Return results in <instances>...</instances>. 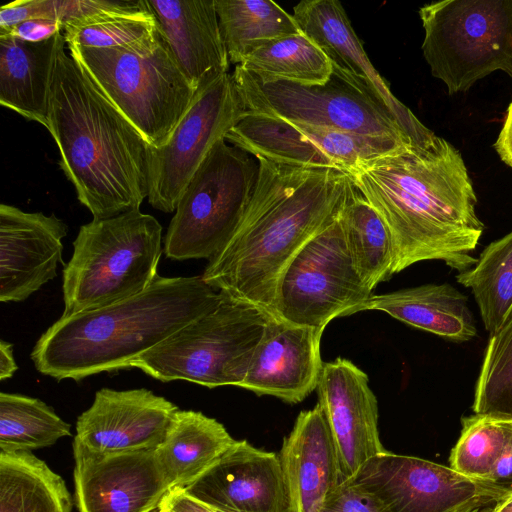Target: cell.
Wrapping results in <instances>:
<instances>
[{
  "label": "cell",
  "mask_w": 512,
  "mask_h": 512,
  "mask_svg": "<svg viewBox=\"0 0 512 512\" xmlns=\"http://www.w3.org/2000/svg\"><path fill=\"white\" fill-rule=\"evenodd\" d=\"M61 14L62 0H15L0 8V32L30 19L46 18L61 22Z\"/></svg>",
  "instance_id": "obj_37"
},
{
  "label": "cell",
  "mask_w": 512,
  "mask_h": 512,
  "mask_svg": "<svg viewBox=\"0 0 512 512\" xmlns=\"http://www.w3.org/2000/svg\"><path fill=\"white\" fill-rule=\"evenodd\" d=\"M176 63L198 90L228 72L215 0H146Z\"/></svg>",
  "instance_id": "obj_23"
},
{
  "label": "cell",
  "mask_w": 512,
  "mask_h": 512,
  "mask_svg": "<svg viewBox=\"0 0 512 512\" xmlns=\"http://www.w3.org/2000/svg\"><path fill=\"white\" fill-rule=\"evenodd\" d=\"M302 32L313 39L334 64L363 81L392 114L416 148H427L437 135L391 92L375 69L342 6L337 0H304L293 8Z\"/></svg>",
  "instance_id": "obj_19"
},
{
  "label": "cell",
  "mask_w": 512,
  "mask_h": 512,
  "mask_svg": "<svg viewBox=\"0 0 512 512\" xmlns=\"http://www.w3.org/2000/svg\"><path fill=\"white\" fill-rule=\"evenodd\" d=\"M62 23L68 47L127 48L157 33L146 0H63Z\"/></svg>",
  "instance_id": "obj_25"
},
{
  "label": "cell",
  "mask_w": 512,
  "mask_h": 512,
  "mask_svg": "<svg viewBox=\"0 0 512 512\" xmlns=\"http://www.w3.org/2000/svg\"><path fill=\"white\" fill-rule=\"evenodd\" d=\"M320 512H390L371 492L351 480L340 484Z\"/></svg>",
  "instance_id": "obj_36"
},
{
  "label": "cell",
  "mask_w": 512,
  "mask_h": 512,
  "mask_svg": "<svg viewBox=\"0 0 512 512\" xmlns=\"http://www.w3.org/2000/svg\"><path fill=\"white\" fill-rule=\"evenodd\" d=\"M63 478L32 452H0V512H72Z\"/></svg>",
  "instance_id": "obj_28"
},
{
  "label": "cell",
  "mask_w": 512,
  "mask_h": 512,
  "mask_svg": "<svg viewBox=\"0 0 512 512\" xmlns=\"http://www.w3.org/2000/svg\"><path fill=\"white\" fill-rule=\"evenodd\" d=\"M378 310L412 327L462 343L477 335L468 298L449 283L372 295L360 311Z\"/></svg>",
  "instance_id": "obj_26"
},
{
  "label": "cell",
  "mask_w": 512,
  "mask_h": 512,
  "mask_svg": "<svg viewBox=\"0 0 512 512\" xmlns=\"http://www.w3.org/2000/svg\"><path fill=\"white\" fill-rule=\"evenodd\" d=\"M62 31L63 25L59 20L38 18L24 21L5 32H0V35L10 34L26 42L38 43Z\"/></svg>",
  "instance_id": "obj_38"
},
{
  "label": "cell",
  "mask_w": 512,
  "mask_h": 512,
  "mask_svg": "<svg viewBox=\"0 0 512 512\" xmlns=\"http://www.w3.org/2000/svg\"><path fill=\"white\" fill-rule=\"evenodd\" d=\"M278 456L288 512H320L341 484V476L334 439L319 404L300 412Z\"/></svg>",
  "instance_id": "obj_22"
},
{
  "label": "cell",
  "mask_w": 512,
  "mask_h": 512,
  "mask_svg": "<svg viewBox=\"0 0 512 512\" xmlns=\"http://www.w3.org/2000/svg\"><path fill=\"white\" fill-rule=\"evenodd\" d=\"M233 76L224 73L198 88L167 143L148 146V202L176 210L179 198L216 143L246 114Z\"/></svg>",
  "instance_id": "obj_12"
},
{
  "label": "cell",
  "mask_w": 512,
  "mask_h": 512,
  "mask_svg": "<svg viewBox=\"0 0 512 512\" xmlns=\"http://www.w3.org/2000/svg\"><path fill=\"white\" fill-rule=\"evenodd\" d=\"M222 293L201 276H158L143 292L111 305L62 315L38 339V372L79 381L132 361L214 308Z\"/></svg>",
  "instance_id": "obj_4"
},
{
  "label": "cell",
  "mask_w": 512,
  "mask_h": 512,
  "mask_svg": "<svg viewBox=\"0 0 512 512\" xmlns=\"http://www.w3.org/2000/svg\"><path fill=\"white\" fill-rule=\"evenodd\" d=\"M372 292L352 262L338 218L285 269L276 291L274 316L325 329L334 318L359 312Z\"/></svg>",
  "instance_id": "obj_11"
},
{
  "label": "cell",
  "mask_w": 512,
  "mask_h": 512,
  "mask_svg": "<svg viewBox=\"0 0 512 512\" xmlns=\"http://www.w3.org/2000/svg\"><path fill=\"white\" fill-rule=\"evenodd\" d=\"M225 140L256 159L346 173L364 162L411 147L393 139L311 127L250 111Z\"/></svg>",
  "instance_id": "obj_14"
},
{
  "label": "cell",
  "mask_w": 512,
  "mask_h": 512,
  "mask_svg": "<svg viewBox=\"0 0 512 512\" xmlns=\"http://www.w3.org/2000/svg\"><path fill=\"white\" fill-rule=\"evenodd\" d=\"M18 366L13 356L12 344L0 341V380L9 379L17 371Z\"/></svg>",
  "instance_id": "obj_42"
},
{
  "label": "cell",
  "mask_w": 512,
  "mask_h": 512,
  "mask_svg": "<svg viewBox=\"0 0 512 512\" xmlns=\"http://www.w3.org/2000/svg\"><path fill=\"white\" fill-rule=\"evenodd\" d=\"M258 173L257 159L218 141L179 198L164 238L166 257H214L240 225Z\"/></svg>",
  "instance_id": "obj_10"
},
{
  "label": "cell",
  "mask_w": 512,
  "mask_h": 512,
  "mask_svg": "<svg viewBox=\"0 0 512 512\" xmlns=\"http://www.w3.org/2000/svg\"><path fill=\"white\" fill-rule=\"evenodd\" d=\"M257 161V183L241 223L209 260L201 278L215 290L274 316L285 269L312 238L339 218L356 187L340 170Z\"/></svg>",
  "instance_id": "obj_2"
},
{
  "label": "cell",
  "mask_w": 512,
  "mask_h": 512,
  "mask_svg": "<svg viewBox=\"0 0 512 512\" xmlns=\"http://www.w3.org/2000/svg\"><path fill=\"white\" fill-rule=\"evenodd\" d=\"M333 66L328 81L316 85L260 77L239 66L232 76L247 111L311 127L393 139L414 147L368 86Z\"/></svg>",
  "instance_id": "obj_8"
},
{
  "label": "cell",
  "mask_w": 512,
  "mask_h": 512,
  "mask_svg": "<svg viewBox=\"0 0 512 512\" xmlns=\"http://www.w3.org/2000/svg\"><path fill=\"white\" fill-rule=\"evenodd\" d=\"M215 510V509H214ZM216 512H235V511H230V510H215Z\"/></svg>",
  "instance_id": "obj_44"
},
{
  "label": "cell",
  "mask_w": 512,
  "mask_h": 512,
  "mask_svg": "<svg viewBox=\"0 0 512 512\" xmlns=\"http://www.w3.org/2000/svg\"><path fill=\"white\" fill-rule=\"evenodd\" d=\"M68 228L54 214L0 205V301L20 302L57 276Z\"/></svg>",
  "instance_id": "obj_18"
},
{
  "label": "cell",
  "mask_w": 512,
  "mask_h": 512,
  "mask_svg": "<svg viewBox=\"0 0 512 512\" xmlns=\"http://www.w3.org/2000/svg\"><path fill=\"white\" fill-rule=\"evenodd\" d=\"M221 35L235 66L259 46L302 32L293 15L271 0H215Z\"/></svg>",
  "instance_id": "obj_29"
},
{
  "label": "cell",
  "mask_w": 512,
  "mask_h": 512,
  "mask_svg": "<svg viewBox=\"0 0 512 512\" xmlns=\"http://www.w3.org/2000/svg\"><path fill=\"white\" fill-rule=\"evenodd\" d=\"M485 480L508 496L512 494V439Z\"/></svg>",
  "instance_id": "obj_40"
},
{
  "label": "cell",
  "mask_w": 512,
  "mask_h": 512,
  "mask_svg": "<svg viewBox=\"0 0 512 512\" xmlns=\"http://www.w3.org/2000/svg\"><path fill=\"white\" fill-rule=\"evenodd\" d=\"M494 148L501 161L512 168V101L507 108L502 128L494 143Z\"/></svg>",
  "instance_id": "obj_41"
},
{
  "label": "cell",
  "mask_w": 512,
  "mask_h": 512,
  "mask_svg": "<svg viewBox=\"0 0 512 512\" xmlns=\"http://www.w3.org/2000/svg\"><path fill=\"white\" fill-rule=\"evenodd\" d=\"M46 129L93 219L139 210L148 197L149 145L64 46L55 60Z\"/></svg>",
  "instance_id": "obj_3"
},
{
  "label": "cell",
  "mask_w": 512,
  "mask_h": 512,
  "mask_svg": "<svg viewBox=\"0 0 512 512\" xmlns=\"http://www.w3.org/2000/svg\"><path fill=\"white\" fill-rule=\"evenodd\" d=\"M323 331L271 316L239 387L290 404L303 401L318 386Z\"/></svg>",
  "instance_id": "obj_21"
},
{
  "label": "cell",
  "mask_w": 512,
  "mask_h": 512,
  "mask_svg": "<svg viewBox=\"0 0 512 512\" xmlns=\"http://www.w3.org/2000/svg\"><path fill=\"white\" fill-rule=\"evenodd\" d=\"M72 447L78 512H152L171 490L153 449L101 454Z\"/></svg>",
  "instance_id": "obj_15"
},
{
  "label": "cell",
  "mask_w": 512,
  "mask_h": 512,
  "mask_svg": "<svg viewBox=\"0 0 512 512\" xmlns=\"http://www.w3.org/2000/svg\"><path fill=\"white\" fill-rule=\"evenodd\" d=\"M339 220L352 262L364 284L373 291L393 275L395 250L390 231L357 189Z\"/></svg>",
  "instance_id": "obj_30"
},
{
  "label": "cell",
  "mask_w": 512,
  "mask_h": 512,
  "mask_svg": "<svg viewBox=\"0 0 512 512\" xmlns=\"http://www.w3.org/2000/svg\"><path fill=\"white\" fill-rule=\"evenodd\" d=\"M63 33L38 42L0 35V104L46 128L49 96Z\"/></svg>",
  "instance_id": "obj_24"
},
{
  "label": "cell",
  "mask_w": 512,
  "mask_h": 512,
  "mask_svg": "<svg viewBox=\"0 0 512 512\" xmlns=\"http://www.w3.org/2000/svg\"><path fill=\"white\" fill-rule=\"evenodd\" d=\"M63 269V315L102 308L137 295L158 277L162 226L132 210L80 227Z\"/></svg>",
  "instance_id": "obj_5"
},
{
  "label": "cell",
  "mask_w": 512,
  "mask_h": 512,
  "mask_svg": "<svg viewBox=\"0 0 512 512\" xmlns=\"http://www.w3.org/2000/svg\"><path fill=\"white\" fill-rule=\"evenodd\" d=\"M157 512H216L186 492L184 487L172 488L162 499Z\"/></svg>",
  "instance_id": "obj_39"
},
{
  "label": "cell",
  "mask_w": 512,
  "mask_h": 512,
  "mask_svg": "<svg viewBox=\"0 0 512 512\" xmlns=\"http://www.w3.org/2000/svg\"><path fill=\"white\" fill-rule=\"evenodd\" d=\"M71 436V425L45 402L26 395L0 393V452H32Z\"/></svg>",
  "instance_id": "obj_33"
},
{
  "label": "cell",
  "mask_w": 512,
  "mask_h": 512,
  "mask_svg": "<svg viewBox=\"0 0 512 512\" xmlns=\"http://www.w3.org/2000/svg\"><path fill=\"white\" fill-rule=\"evenodd\" d=\"M350 480L375 495L390 512H481L508 497L486 480L388 451L367 461Z\"/></svg>",
  "instance_id": "obj_13"
},
{
  "label": "cell",
  "mask_w": 512,
  "mask_h": 512,
  "mask_svg": "<svg viewBox=\"0 0 512 512\" xmlns=\"http://www.w3.org/2000/svg\"><path fill=\"white\" fill-rule=\"evenodd\" d=\"M102 94L139 131L148 145L167 143L197 90L157 33L127 48L68 47Z\"/></svg>",
  "instance_id": "obj_6"
},
{
  "label": "cell",
  "mask_w": 512,
  "mask_h": 512,
  "mask_svg": "<svg viewBox=\"0 0 512 512\" xmlns=\"http://www.w3.org/2000/svg\"><path fill=\"white\" fill-rule=\"evenodd\" d=\"M456 281L471 289L485 330L496 332L512 314V231L486 246Z\"/></svg>",
  "instance_id": "obj_32"
},
{
  "label": "cell",
  "mask_w": 512,
  "mask_h": 512,
  "mask_svg": "<svg viewBox=\"0 0 512 512\" xmlns=\"http://www.w3.org/2000/svg\"><path fill=\"white\" fill-rule=\"evenodd\" d=\"M184 489L215 510L288 512L278 454L260 450L246 440H236L209 470Z\"/></svg>",
  "instance_id": "obj_20"
},
{
  "label": "cell",
  "mask_w": 512,
  "mask_h": 512,
  "mask_svg": "<svg viewBox=\"0 0 512 512\" xmlns=\"http://www.w3.org/2000/svg\"><path fill=\"white\" fill-rule=\"evenodd\" d=\"M236 442L216 419L178 410L156 457L171 489L187 487L209 470Z\"/></svg>",
  "instance_id": "obj_27"
},
{
  "label": "cell",
  "mask_w": 512,
  "mask_h": 512,
  "mask_svg": "<svg viewBox=\"0 0 512 512\" xmlns=\"http://www.w3.org/2000/svg\"><path fill=\"white\" fill-rule=\"evenodd\" d=\"M392 236L393 275L415 263L443 261L458 273L474 266L485 225L464 159L437 136L427 148H404L347 173Z\"/></svg>",
  "instance_id": "obj_1"
},
{
  "label": "cell",
  "mask_w": 512,
  "mask_h": 512,
  "mask_svg": "<svg viewBox=\"0 0 512 512\" xmlns=\"http://www.w3.org/2000/svg\"><path fill=\"white\" fill-rule=\"evenodd\" d=\"M237 66L260 77L305 85L326 83L334 68L329 56L304 32L259 46Z\"/></svg>",
  "instance_id": "obj_31"
},
{
  "label": "cell",
  "mask_w": 512,
  "mask_h": 512,
  "mask_svg": "<svg viewBox=\"0 0 512 512\" xmlns=\"http://www.w3.org/2000/svg\"><path fill=\"white\" fill-rule=\"evenodd\" d=\"M317 394L336 446L342 484L387 451L379 435L377 399L367 374L344 358L324 363Z\"/></svg>",
  "instance_id": "obj_16"
},
{
  "label": "cell",
  "mask_w": 512,
  "mask_h": 512,
  "mask_svg": "<svg viewBox=\"0 0 512 512\" xmlns=\"http://www.w3.org/2000/svg\"><path fill=\"white\" fill-rule=\"evenodd\" d=\"M271 316L222 293L214 308L132 361L131 367L162 382L239 387Z\"/></svg>",
  "instance_id": "obj_7"
},
{
  "label": "cell",
  "mask_w": 512,
  "mask_h": 512,
  "mask_svg": "<svg viewBox=\"0 0 512 512\" xmlns=\"http://www.w3.org/2000/svg\"><path fill=\"white\" fill-rule=\"evenodd\" d=\"M472 409L474 414L512 420V314L490 335Z\"/></svg>",
  "instance_id": "obj_35"
},
{
  "label": "cell",
  "mask_w": 512,
  "mask_h": 512,
  "mask_svg": "<svg viewBox=\"0 0 512 512\" xmlns=\"http://www.w3.org/2000/svg\"><path fill=\"white\" fill-rule=\"evenodd\" d=\"M422 52L453 95L495 71L512 78V0H444L419 9Z\"/></svg>",
  "instance_id": "obj_9"
},
{
  "label": "cell",
  "mask_w": 512,
  "mask_h": 512,
  "mask_svg": "<svg viewBox=\"0 0 512 512\" xmlns=\"http://www.w3.org/2000/svg\"><path fill=\"white\" fill-rule=\"evenodd\" d=\"M461 422L450 467L468 478L485 480L512 439V420L473 414Z\"/></svg>",
  "instance_id": "obj_34"
},
{
  "label": "cell",
  "mask_w": 512,
  "mask_h": 512,
  "mask_svg": "<svg viewBox=\"0 0 512 512\" xmlns=\"http://www.w3.org/2000/svg\"><path fill=\"white\" fill-rule=\"evenodd\" d=\"M489 512H512V494L498 502Z\"/></svg>",
  "instance_id": "obj_43"
},
{
  "label": "cell",
  "mask_w": 512,
  "mask_h": 512,
  "mask_svg": "<svg viewBox=\"0 0 512 512\" xmlns=\"http://www.w3.org/2000/svg\"><path fill=\"white\" fill-rule=\"evenodd\" d=\"M178 410L171 401L145 388H102L77 418L73 443L101 454L155 450Z\"/></svg>",
  "instance_id": "obj_17"
}]
</instances>
